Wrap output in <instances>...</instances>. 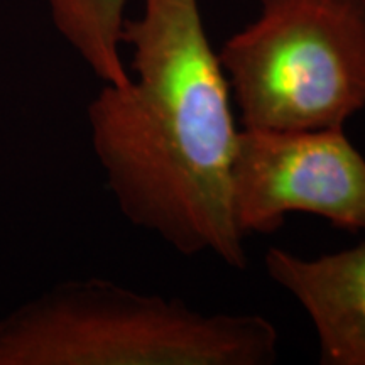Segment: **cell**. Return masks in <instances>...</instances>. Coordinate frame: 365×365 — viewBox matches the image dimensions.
<instances>
[{
	"instance_id": "6da1fadb",
	"label": "cell",
	"mask_w": 365,
	"mask_h": 365,
	"mask_svg": "<svg viewBox=\"0 0 365 365\" xmlns=\"http://www.w3.org/2000/svg\"><path fill=\"white\" fill-rule=\"evenodd\" d=\"M122 44L134 76L103 85L86 112L118 210L176 252H210L244 269V234L232 212L239 129L200 0H144L140 16L125 19Z\"/></svg>"
},
{
	"instance_id": "7a4b0ae2",
	"label": "cell",
	"mask_w": 365,
	"mask_h": 365,
	"mask_svg": "<svg viewBox=\"0 0 365 365\" xmlns=\"http://www.w3.org/2000/svg\"><path fill=\"white\" fill-rule=\"evenodd\" d=\"M279 331L261 314L202 313L88 277L0 318V365H271Z\"/></svg>"
},
{
	"instance_id": "8992f818",
	"label": "cell",
	"mask_w": 365,
	"mask_h": 365,
	"mask_svg": "<svg viewBox=\"0 0 365 365\" xmlns=\"http://www.w3.org/2000/svg\"><path fill=\"white\" fill-rule=\"evenodd\" d=\"M53 26L103 85L130 80L122 59L129 0H44Z\"/></svg>"
},
{
	"instance_id": "5b68a950",
	"label": "cell",
	"mask_w": 365,
	"mask_h": 365,
	"mask_svg": "<svg viewBox=\"0 0 365 365\" xmlns=\"http://www.w3.org/2000/svg\"><path fill=\"white\" fill-rule=\"evenodd\" d=\"M269 277L313 323L323 365H365V240L352 249L299 257L271 247Z\"/></svg>"
},
{
	"instance_id": "277c9868",
	"label": "cell",
	"mask_w": 365,
	"mask_h": 365,
	"mask_svg": "<svg viewBox=\"0 0 365 365\" xmlns=\"http://www.w3.org/2000/svg\"><path fill=\"white\" fill-rule=\"evenodd\" d=\"M232 212L242 234H272L289 213L365 230V158L344 129H242L232 164Z\"/></svg>"
},
{
	"instance_id": "3957f363",
	"label": "cell",
	"mask_w": 365,
	"mask_h": 365,
	"mask_svg": "<svg viewBox=\"0 0 365 365\" xmlns=\"http://www.w3.org/2000/svg\"><path fill=\"white\" fill-rule=\"evenodd\" d=\"M218 51L244 129H344L365 110V0H259Z\"/></svg>"
}]
</instances>
